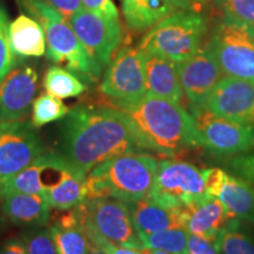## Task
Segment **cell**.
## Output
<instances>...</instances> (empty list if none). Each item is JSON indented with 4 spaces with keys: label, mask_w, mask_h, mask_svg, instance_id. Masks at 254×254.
<instances>
[{
    "label": "cell",
    "mask_w": 254,
    "mask_h": 254,
    "mask_svg": "<svg viewBox=\"0 0 254 254\" xmlns=\"http://www.w3.org/2000/svg\"><path fill=\"white\" fill-rule=\"evenodd\" d=\"M146 152L120 111L107 105H77L60 126L58 153L82 174L116 155Z\"/></svg>",
    "instance_id": "1"
},
{
    "label": "cell",
    "mask_w": 254,
    "mask_h": 254,
    "mask_svg": "<svg viewBox=\"0 0 254 254\" xmlns=\"http://www.w3.org/2000/svg\"><path fill=\"white\" fill-rule=\"evenodd\" d=\"M104 105L124 114L146 152L174 157L200 146L194 117L183 105L148 94L128 103Z\"/></svg>",
    "instance_id": "2"
},
{
    "label": "cell",
    "mask_w": 254,
    "mask_h": 254,
    "mask_svg": "<svg viewBox=\"0 0 254 254\" xmlns=\"http://www.w3.org/2000/svg\"><path fill=\"white\" fill-rule=\"evenodd\" d=\"M158 158L147 152H128L107 159L86 174V199L114 198L134 202L153 186Z\"/></svg>",
    "instance_id": "3"
},
{
    "label": "cell",
    "mask_w": 254,
    "mask_h": 254,
    "mask_svg": "<svg viewBox=\"0 0 254 254\" xmlns=\"http://www.w3.org/2000/svg\"><path fill=\"white\" fill-rule=\"evenodd\" d=\"M19 2L43 26L46 57L51 62L65 65L86 84L99 80L104 68L87 52L67 19L41 0H19Z\"/></svg>",
    "instance_id": "4"
},
{
    "label": "cell",
    "mask_w": 254,
    "mask_h": 254,
    "mask_svg": "<svg viewBox=\"0 0 254 254\" xmlns=\"http://www.w3.org/2000/svg\"><path fill=\"white\" fill-rule=\"evenodd\" d=\"M206 13L173 12L147 31L138 49L180 63L195 55L205 44L208 32Z\"/></svg>",
    "instance_id": "5"
},
{
    "label": "cell",
    "mask_w": 254,
    "mask_h": 254,
    "mask_svg": "<svg viewBox=\"0 0 254 254\" xmlns=\"http://www.w3.org/2000/svg\"><path fill=\"white\" fill-rule=\"evenodd\" d=\"M206 46L224 77L254 80V33L246 27L215 18Z\"/></svg>",
    "instance_id": "6"
},
{
    "label": "cell",
    "mask_w": 254,
    "mask_h": 254,
    "mask_svg": "<svg viewBox=\"0 0 254 254\" xmlns=\"http://www.w3.org/2000/svg\"><path fill=\"white\" fill-rule=\"evenodd\" d=\"M208 195L204 170L180 159L167 158L158 161L148 198L167 207L180 208Z\"/></svg>",
    "instance_id": "7"
},
{
    "label": "cell",
    "mask_w": 254,
    "mask_h": 254,
    "mask_svg": "<svg viewBox=\"0 0 254 254\" xmlns=\"http://www.w3.org/2000/svg\"><path fill=\"white\" fill-rule=\"evenodd\" d=\"M75 209L81 226L92 228L116 245L144 249L127 202L114 198L85 199Z\"/></svg>",
    "instance_id": "8"
},
{
    "label": "cell",
    "mask_w": 254,
    "mask_h": 254,
    "mask_svg": "<svg viewBox=\"0 0 254 254\" xmlns=\"http://www.w3.org/2000/svg\"><path fill=\"white\" fill-rule=\"evenodd\" d=\"M40 184L43 196L58 211L77 207L86 199V176L71 166L58 152L40 155Z\"/></svg>",
    "instance_id": "9"
},
{
    "label": "cell",
    "mask_w": 254,
    "mask_h": 254,
    "mask_svg": "<svg viewBox=\"0 0 254 254\" xmlns=\"http://www.w3.org/2000/svg\"><path fill=\"white\" fill-rule=\"evenodd\" d=\"M199 145L218 155L236 157L254 150V128L224 118L206 109L190 110Z\"/></svg>",
    "instance_id": "10"
},
{
    "label": "cell",
    "mask_w": 254,
    "mask_h": 254,
    "mask_svg": "<svg viewBox=\"0 0 254 254\" xmlns=\"http://www.w3.org/2000/svg\"><path fill=\"white\" fill-rule=\"evenodd\" d=\"M99 91L104 101L128 103L146 95L144 53L138 47L120 49L107 66Z\"/></svg>",
    "instance_id": "11"
},
{
    "label": "cell",
    "mask_w": 254,
    "mask_h": 254,
    "mask_svg": "<svg viewBox=\"0 0 254 254\" xmlns=\"http://www.w3.org/2000/svg\"><path fill=\"white\" fill-rule=\"evenodd\" d=\"M36 129L26 118L0 122V185L47 151Z\"/></svg>",
    "instance_id": "12"
},
{
    "label": "cell",
    "mask_w": 254,
    "mask_h": 254,
    "mask_svg": "<svg viewBox=\"0 0 254 254\" xmlns=\"http://www.w3.org/2000/svg\"><path fill=\"white\" fill-rule=\"evenodd\" d=\"M79 40L101 67L110 65L124 43L119 19H110L82 7L68 19Z\"/></svg>",
    "instance_id": "13"
},
{
    "label": "cell",
    "mask_w": 254,
    "mask_h": 254,
    "mask_svg": "<svg viewBox=\"0 0 254 254\" xmlns=\"http://www.w3.org/2000/svg\"><path fill=\"white\" fill-rule=\"evenodd\" d=\"M204 177L208 194L220 200L230 219L254 225V185L219 167L205 168Z\"/></svg>",
    "instance_id": "14"
},
{
    "label": "cell",
    "mask_w": 254,
    "mask_h": 254,
    "mask_svg": "<svg viewBox=\"0 0 254 254\" xmlns=\"http://www.w3.org/2000/svg\"><path fill=\"white\" fill-rule=\"evenodd\" d=\"M176 65L190 110L204 109L209 94L224 77L206 43L195 55Z\"/></svg>",
    "instance_id": "15"
},
{
    "label": "cell",
    "mask_w": 254,
    "mask_h": 254,
    "mask_svg": "<svg viewBox=\"0 0 254 254\" xmlns=\"http://www.w3.org/2000/svg\"><path fill=\"white\" fill-rule=\"evenodd\" d=\"M204 109L254 128V80L222 77Z\"/></svg>",
    "instance_id": "16"
},
{
    "label": "cell",
    "mask_w": 254,
    "mask_h": 254,
    "mask_svg": "<svg viewBox=\"0 0 254 254\" xmlns=\"http://www.w3.org/2000/svg\"><path fill=\"white\" fill-rule=\"evenodd\" d=\"M38 90V72L31 66H15L0 82V122L26 118Z\"/></svg>",
    "instance_id": "17"
},
{
    "label": "cell",
    "mask_w": 254,
    "mask_h": 254,
    "mask_svg": "<svg viewBox=\"0 0 254 254\" xmlns=\"http://www.w3.org/2000/svg\"><path fill=\"white\" fill-rule=\"evenodd\" d=\"M182 209L185 230L190 234L206 238L213 243L219 232L230 221V215L224 204L212 195L184 206Z\"/></svg>",
    "instance_id": "18"
},
{
    "label": "cell",
    "mask_w": 254,
    "mask_h": 254,
    "mask_svg": "<svg viewBox=\"0 0 254 254\" xmlns=\"http://www.w3.org/2000/svg\"><path fill=\"white\" fill-rule=\"evenodd\" d=\"M146 94L183 105L184 94L176 63L151 52H144Z\"/></svg>",
    "instance_id": "19"
},
{
    "label": "cell",
    "mask_w": 254,
    "mask_h": 254,
    "mask_svg": "<svg viewBox=\"0 0 254 254\" xmlns=\"http://www.w3.org/2000/svg\"><path fill=\"white\" fill-rule=\"evenodd\" d=\"M128 206L139 237L170 228H185L182 207H167L148 196L129 202Z\"/></svg>",
    "instance_id": "20"
},
{
    "label": "cell",
    "mask_w": 254,
    "mask_h": 254,
    "mask_svg": "<svg viewBox=\"0 0 254 254\" xmlns=\"http://www.w3.org/2000/svg\"><path fill=\"white\" fill-rule=\"evenodd\" d=\"M51 206L40 194L8 193L2 195L1 211L15 225L45 226L51 217Z\"/></svg>",
    "instance_id": "21"
},
{
    "label": "cell",
    "mask_w": 254,
    "mask_h": 254,
    "mask_svg": "<svg viewBox=\"0 0 254 254\" xmlns=\"http://www.w3.org/2000/svg\"><path fill=\"white\" fill-rule=\"evenodd\" d=\"M9 39L14 53L20 59L39 58L46 53L45 32L39 21L20 14L9 23Z\"/></svg>",
    "instance_id": "22"
},
{
    "label": "cell",
    "mask_w": 254,
    "mask_h": 254,
    "mask_svg": "<svg viewBox=\"0 0 254 254\" xmlns=\"http://www.w3.org/2000/svg\"><path fill=\"white\" fill-rule=\"evenodd\" d=\"M176 8L172 0H123L125 23L136 33L148 31Z\"/></svg>",
    "instance_id": "23"
},
{
    "label": "cell",
    "mask_w": 254,
    "mask_h": 254,
    "mask_svg": "<svg viewBox=\"0 0 254 254\" xmlns=\"http://www.w3.org/2000/svg\"><path fill=\"white\" fill-rule=\"evenodd\" d=\"M47 93L59 99H69L79 97L87 90V84L78 75L59 66H51L43 80Z\"/></svg>",
    "instance_id": "24"
},
{
    "label": "cell",
    "mask_w": 254,
    "mask_h": 254,
    "mask_svg": "<svg viewBox=\"0 0 254 254\" xmlns=\"http://www.w3.org/2000/svg\"><path fill=\"white\" fill-rule=\"evenodd\" d=\"M214 245L220 254H254V237L237 219H230Z\"/></svg>",
    "instance_id": "25"
},
{
    "label": "cell",
    "mask_w": 254,
    "mask_h": 254,
    "mask_svg": "<svg viewBox=\"0 0 254 254\" xmlns=\"http://www.w3.org/2000/svg\"><path fill=\"white\" fill-rule=\"evenodd\" d=\"M51 234L55 240L58 254H87L91 247L81 225L78 226H63L55 222L50 227Z\"/></svg>",
    "instance_id": "26"
},
{
    "label": "cell",
    "mask_w": 254,
    "mask_h": 254,
    "mask_svg": "<svg viewBox=\"0 0 254 254\" xmlns=\"http://www.w3.org/2000/svg\"><path fill=\"white\" fill-rule=\"evenodd\" d=\"M69 110L71 109L59 98L49 93L40 94L32 104L31 124L34 128H40L47 124L64 119Z\"/></svg>",
    "instance_id": "27"
},
{
    "label": "cell",
    "mask_w": 254,
    "mask_h": 254,
    "mask_svg": "<svg viewBox=\"0 0 254 254\" xmlns=\"http://www.w3.org/2000/svg\"><path fill=\"white\" fill-rule=\"evenodd\" d=\"M189 232L185 228H170L140 237L142 247L161 250L174 254H187Z\"/></svg>",
    "instance_id": "28"
},
{
    "label": "cell",
    "mask_w": 254,
    "mask_h": 254,
    "mask_svg": "<svg viewBox=\"0 0 254 254\" xmlns=\"http://www.w3.org/2000/svg\"><path fill=\"white\" fill-rule=\"evenodd\" d=\"M220 17L254 33V0H213Z\"/></svg>",
    "instance_id": "29"
},
{
    "label": "cell",
    "mask_w": 254,
    "mask_h": 254,
    "mask_svg": "<svg viewBox=\"0 0 254 254\" xmlns=\"http://www.w3.org/2000/svg\"><path fill=\"white\" fill-rule=\"evenodd\" d=\"M20 58L15 55L9 39V20L6 9L0 5V82L19 65Z\"/></svg>",
    "instance_id": "30"
},
{
    "label": "cell",
    "mask_w": 254,
    "mask_h": 254,
    "mask_svg": "<svg viewBox=\"0 0 254 254\" xmlns=\"http://www.w3.org/2000/svg\"><path fill=\"white\" fill-rule=\"evenodd\" d=\"M28 254H58L50 227L34 226L24 232L20 238Z\"/></svg>",
    "instance_id": "31"
},
{
    "label": "cell",
    "mask_w": 254,
    "mask_h": 254,
    "mask_svg": "<svg viewBox=\"0 0 254 254\" xmlns=\"http://www.w3.org/2000/svg\"><path fill=\"white\" fill-rule=\"evenodd\" d=\"M228 167L237 176L254 185V150L247 153L236 155L228 160Z\"/></svg>",
    "instance_id": "32"
},
{
    "label": "cell",
    "mask_w": 254,
    "mask_h": 254,
    "mask_svg": "<svg viewBox=\"0 0 254 254\" xmlns=\"http://www.w3.org/2000/svg\"><path fill=\"white\" fill-rule=\"evenodd\" d=\"M82 230L85 231L88 239L93 245L99 247L100 250H103L106 254H144L141 252V250H135V249H129V247L125 246H119L116 244L111 243V241L106 240L103 238L100 234H98L97 232L92 230L90 227L81 226Z\"/></svg>",
    "instance_id": "33"
},
{
    "label": "cell",
    "mask_w": 254,
    "mask_h": 254,
    "mask_svg": "<svg viewBox=\"0 0 254 254\" xmlns=\"http://www.w3.org/2000/svg\"><path fill=\"white\" fill-rule=\"evenodd\" d=\"M84 7L103 17L110 19H119L118 9L112 0H81Z\"/></svg>",
    "instance_id": "34"
},
{
    "label": "cell",
    "mask_w": 254,
    "mask_h": 254,
    "mask_svg": "<svg viewBox=\"0 0 254 254\" xmlns=\"http://www.w3.org/2000/svg\"><path fill=\"white\" fill-rule=\"evenodd\" d=\"M187 254H220L213 241L190 234L187 238Z\"/></svg>",
    "instance_id": "35"
},
{
    "label": "cell",
    "mask_w": 254,
    "mask_h": 254,
    "mask_svg": "<svg viewBox=\"0 0 254 254\" xmlns=\"http://www.w3.org/2000/svg\"><path fill=\"white\" fill-rule=\"evenodd\" d=\"M41 1L55 7L67 20L73 14H75L84 7L81 0H41Z\"/></svg>",
    "instance_id": "36"
},
{
    "label": "cell",
    "mask_w": 254,
    "mask_h": 254,
    "mask_svg": "<svg viewBox=\"0 0 254 254\" xmlns=\"http://www.w3.org/2000/svg\"><path fill=\"white\" fill-rule=\"evenodd\" d=\"M211 1L212 0H172L177 8L196 13H206Z\"/></svg>",
    "instance_id": "37"
},
{
    "label": "cell",
    "mask_w": 254,
    "mask_h": 254,
    "mask_svg": "<svg viewBox=\"0 0 254 254\" xmlns=\"http://www.w3.org/2000/svg\"><path fill=\"white\" fill-rule=\"evenodd\" d=\"M0 254H28V252L20 238H12L2 244Z\"/></svg>",
    "instance_id": "38"
},
{
    "label": "cell",
    "mask_w": 254,
    "mask_h": 254,
    "mask_svg": "<svg viewBox=\"0 0 254 254\" xmlns=\"http://www.w3.org/2000/svg\"><path fill=\"white\" fill-rule=\"evenodd\" d=\"M141 252L144 254H174V253H171V252H166V251L151 250V249H141Z\"/></svg>",
    "instance_id": "39"
},
{
    "label": "cell",
    "mask_w": 254,
    "mask_h": 254,
    "mask_svg": "<svg viewBox=\"0 0 254 254\" xmlns=\"http://www.w3.org/2000/svg\"><path fill=\"white\" fill-rule=\"evenodd\" d=\"M87 254H106V253H105L103 250H100L99 247H97L91 243V247H90V250H88Z\"/></svg>",
    "instance_id": "40"
}]
</instances>
